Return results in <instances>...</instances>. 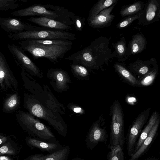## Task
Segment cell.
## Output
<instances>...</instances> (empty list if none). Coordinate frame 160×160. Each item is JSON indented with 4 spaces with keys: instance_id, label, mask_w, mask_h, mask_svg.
I'll return each mask as SVG.
<instances>
[{
    "instance_id": "cell-5",
    "label": "cell",
    "mask_w": 160,
    "mask_h": 160,
    "mask_svg": "<svg viewBox=\"0 0 160 160\" xmlns=\"http://www.w3.org/2000/svg\"><path fill=\"white\" fill-rule=\"evenodd\" d=\"M109 40L106 37H99L93 40L88 46L96 70L104 64L108 65L109 60L116 57L115 54L112 52L111 49L109 47Z\"/></svg>"
},
{
    "instance_id": "cell-20",
    "label": "cell",
    "mask_w": 160,
    "mask_h": 160,
    "mask_svg": "<svg viewBox=\"0 0 160 160\" xmlns=\"http://www.w3.org/2000/svg\"><path fill=\"white\" fill-rule=\"evenodd\" d=\"M48 74L50 77L54 78L58 88L60 89L66 88L69 80L66 71L60 69L51 68L48 70Z\"/></svg>"
},
{
    "instance_id": "cell-33",
    "label": "cell",
    "mask_w": 160,
    "mask_h": 160,
    "mask_svg": "<svg viewBox=\"0 0 160 160\" xmlns=\"http://www.w3.org/2000/svg\"><path fill=\"white\" fill-rule=\"evenodd\" d=\"M72 20L74 23L76 30L78 31H82L85 25V18H82L74 14Z\"/></svg>"
},
{
    "instance_id": "cell-40",
    "label": "cell",
    "mask_w": 160,
    "mask_h": 160,
    "mask_svg": "<svg viewBox=\"0 0 160 160\" xmlns=\"http://www.w3.org/2000/svg\"></svg>"
},
{
    "instance_id": "cell-27",
    "label": "cell",
    "mask_w": 160,
    "mask_h": 160,
    "mask_svg": "<svg viewBox=\"0 0 160 160\" xmlns=\"http://www.w3.org/2000/svg\"><path fill=\"white\" fill-rule=\"evenodd\" d=\"M122 148L118 145L110 146V150L107 155V160H126Z\"/></svg>"
},
{
    "instance_id": "cell-24",
    "label": "cell",
    "mask_w": 160,
    "mask_h": 160,
    "mask_svg": "<svg viewBox=\"0 0 160 160\" xmlns=\"http://www.w3.org/2000/svg\"><path fill=\"white\" fill-rule=\"evenodd\" d=\"M117 0H99L98 1L90 10L88 18L94 17L103 10L116 4Z\"/></svg>"
},
{
    "instance_id": "cell-3",
    "label": "cell",
    "mask_w": 160,
    "mask_h": 160,
    "mask_svg": "<svg viewBox=\"0 0 160 160\" xmlns=\"http://www.w3.org/2000/svg\"><path fill=\"white\" fill-rule=\"evenodd\" d=\"M11 40L22 41L29 39H57L74 40L76 39V35L72 32L59 30H52L42 27L41 29L28 31L8 35Z\"/></svg>"
},
{
    "instance_id": "cell-23",
    "label": "cell",
    "mask_w": 160,
    "mask_h": 160,
    "mask_svg": "<svg viewBox=\"0 0 160 160\" xmlns=\"http://www.w3.org/2000/svg\"><path fill=\"white\" fill-rule=\"evenodd\" d=\"M159 116V114L156 111L153 112L145 127L142 130L136 144L133 154L138 150L143 141L147 137Z\"/></svg>"
},
{
    "instance_id": "cell-38",
    "label": "cell",
    "mask_w": 160,
    "mask_h": 160,
    "mask_svg": "<svg viewBox=\"0 0 160 160\" xmlns=\"http://www.w3.org/2000/svg\"><path fill=\"white\" fill-rule=\"evenodd\" d=\"M158 159L155 157H149L143 160H158Z\"/></svg>"
},
{
    "instance_id": "cell-17",
    "label": "cell",
    "mask_w": 160,
    "mask_h": 160,
    "mask_svg": "<svg viewBox=\"0 0 160 160\" xmlns=\"http://www.w3.org/2000/svg\"><path fill=\"white\" fill-rule=\"evenodd\" d=\"M160 120L159 116L147 137L138 150L130 156L129 160H137L145 153L156 135L160 123Z\"/></svg>"
},
{
    "instance_id": "cell-35",
    "label": "cell",
    "mask_w": 160,
    "mask_h": 160,
    "mask_svg": "<svg viewBox=\"0 0 160 160\" xmlns=\"http://www.w3.org/2000/svg\"><path fill=\"white\" fill-rule=\"evenodd\" d=\"M73 111L77 113H82L83 112V111L82 108L76 106L72 108Z\"/></svg>"
},
{
    "instance_id": "cell-31",
    "label": "cell",
    "mask_w": 160,
    "mask_h": 160,
    "mask_svg": "<svg viewBox=\"0 0 160 160\" xmlns=\"http://www.w3.org/2000/svg\"><path fill=\"white\" fill-rule=\"evenodd\" d=\"M158 68L155 69L143 77L140 81L141 86H148L151 84L154 81L157 74Z\"/></svg>"
},
{
    "instance_id": "cell-8",
    "label": "cell",
    "mask_w": 160,
    "mask_h": 160,
    "mask_svg": "<svg viewBox=\"0 0 160 160\" xmlns=\"http://www.w3.org/2000/svg\"><path fill=\"white\" fill-rule=\"evenodd\" d=\"M7 47L17 65L33 75L40 77H42V70L28 57L20 47L12 44H8Z\"/></svg>"
},
{
    "instance_id": "cell-25",
    "label": "cell",
    "mask_w": 160,
    "mask_h": 160,
    "mask_svg": "<svg viewBox=\"0 0 160 160\" xmlns=\"http://www.w3.org/2000/svg\"><path fill=\"white\" fill-rule=\"evenodd\" d=\"M145 4L142 2H137L123 8L120 11V14L122 17H124L140 13L142 11Z\"/></svg>"
},
{
    "instance_id": "cell-10",
    "label": "cell",
    "mask_w": 160,
    "mask_h": 160,
    "mask_svg": "<svg viewBox=\"0 0 160 160\" xmlns=\"http://www.w3.org/2000/svg\"><path fill=\"white\" fill-rule=\"evenodd\" d=\"M0 27L8 34L38 30L42 28L33 25L20 18L2 17H0Z\"/></svg>"
},
{
    "instance_id": "cell-22",
    "label": "cell",
    "mask_w": 160,
    "mask_h": 160,
    "mask_svg": "<svg viewBox=\"0 0 160 160\" xmlns=\"http://www.w3.org/2000/svg\"><path fill=\"white\" fill-rule=\"evenodd\" d=\"M115 71L125 81L134 86H141L139 81L127 69L123 63L116 62L113 65Z\"/></svg>"
},
{
    "instance_id": "cell-29",
    "label": "cell",
    "mask_w": 160,
    "mask_h": 160,
    "mask_svg": "<svg viewBox=\"0 0 160 160\" xmlns=\"http://www.w3.org/2000/svg\"><path fill=\"white\" fill-rule=\"evenodd\" d=\"M35 42L45 45L57 46H72V42L71 41L57 39H32Z\"/></svg>"
},
{
    "instance_id": "cell-28",
    "label": "cell",
    "mask_w": 160,
    "mask_h": 160,
    "mask_svg": "<svg viewBox=\"0 0 160 160\" xmlns=\"http://www.w3.org/2000/svg\"><path fill=\"white\" fill-rule=\"evenodd\" d=\"M70 67L73 74L78 78H84L89 75L88 70L81 65L73 62Z\"/></svg>"
},
{
    "instance_id": "cell-12",
    "label": "cell",
    "mask_w": 160,
    "mask_h": 160,
    "mask_svg": "<svg viewBox=\"0 0 160 160\" xmlns=\"http://www.w3.org/2000/svg\"><path fill=\"white\" fill-rule=\"evenodd\" d=\"M18 82L3 54L0 51V88L3 90H15Z\"/></svg>"
},
{
    "instance_id": "cell-9",
    "label": "cell",
    "mask_w": 160,
    "mask_h": 160,
    "mask_svg": "<svg viewBox=\"0 0 160 160\" xmlns=\"http://www.w3.org/2000/svg\"><path fill=\"white\" fill-rule=\"evenodd\" d=\"M105 122L101 116L90 127L84 140L89 149L93 150L99 142H106L108 134L106 127L103 126Z\"/></svg>"
},
{
    "instance_id": "cell-14",
    "label": "cell",
    "mask_w": 160,
    "mask_h": 160,
    "mask_svg": "<svg viewBox=\"0 0 160 160\" xmlns=\"http://www.w3.org/2000/svg\"><path fill=\"white\" fill-rule=\"evenodd\" d=\"M158 68L155 59L151 58L150 60L144 61L138 59L130 63L128 70L133 74L143 77L154 69Z\"/></svg>"
},
{
    "instance_id": "cell-15",
    "label": "cell",
    "mask_w": 160,
    "mask_h": 160,
    "mask_svg": "<svg viewBox=\"0 0 160 160\" xmlns=\"http://www.w3.org/2000/svg\"><path fill=\"white\" fill-rule=\"evenodd\" d=\"M30 22L42 27L53 29L59 31L71 30V27L56 20L42 16L31 17L27 19Z\"/></svg>"
},
{
    "instance_id": "cell-1",
    "label": "cell",
    "mask_w": 160,
    "mask_h": 160,
    "mask_svg": "<svg viewBox=\"0 0 160 160\" xmlns=\"http://www.w3.org/2000/svg\"><path fill=\"white\" fill-rule=\"evenodd\" d=\"M75 14L65 8L50 4H34L25 8L18 10L10 13L12 16L24 17L39 16L52 19L66 25H74L72 18Z\"/></svg>"
},
{
    "instance_id": "cell-32",
    "label": "cell",
    "mask_w": 160,
    "mask_h": 160,
    "mask_svg": "<svg viewBox=\"0 0 160 160\" xmlns=\"http://www.w3.org/2000/svg\"><path fill=\"white\" fill-rule=\"evenodd\" d=\"M139 13L126 17L117 25V28L121 29L127 27L134 21L138 19L139 18Z\"/></svg>"
},
{
    "instance_id": "cell-37",
    "label": "cell",
    "mask_w": 160,
    "mask_h": 160,
    "mask_svg": "<svg viewBox=\"0 0 160 160\" xmlns=\"http://www.w3.org/2000/svg\"><path fill=\"white\" fill-rule=\"evenodd\" d=\"M0 160H12V159L8 157L0 156Z\"/></svg>"
},
{
    "instance_id": "cell-6",
    "label": "cell",
    "mask_w": 160,
    "mask_h": 160,
    "mask_svg": "<svg viewBox=\"0 0 160 160\" xmlns=\"http://www.w3.org/2000/svg\"><path fill=\"white\" fill-rule=\"evenodd\" d=\"M20 120L27 128L35 136L37 139L49 142H58L54 135L49 128L31 114L22 112Z\"/></svg>"
},
{
    "instance_id": "cell-7",
    "label": "cell",
    "mask_w": 160,
    "mask_h": 160,
    "mask_svg": "<svg viewBox=\"0 0 160 160\" xmlns=\"http://www.w3.org/2000/svg\"><path fill=\"white\" fill-rule=\"evenodd\" d=\"M150 110L149 108L141 112L130 125L125 139L127 153L130 157L133 153L136 144L148 118Z\"/></svg>"
},
{
    "instance_id": "cell-4",
    "label": "cell",
    "mask_w": 160,
    "mask_h": 160,
    "mask_svg": "<svg viewBox=\"0 0 160 160\" xmlns=\"http://www.w3.org/2000/svg\"><path fill=\"white\" fill-rule=\"evenodd\" d=\"M110 146L117 145L123 148L125 142L124 116L119 102L115 101L110 107Z\"/></svg>"
},
{
    "instance_id": "cell-36",
    "label": "cell",
    "mask_w": 160,
    "mask_h": 160,
    "mask_svg": "<svg viewBox=\"0 0 160 160\" xmlns=\"http://www.w3.org/2000/svg\"><path fill=\"white\" fill-rule=\"evenodd\" d=\"M7 140V137L0 135V145L5 142Z\"/></svg>"
},
{
    "instance_id": "cell-26",
    "label": "cell",
    "mask_w": 160,
    "mask_h": 160,
    "mask_svg": "<svg viewBox=\"0 0 160 160\" xmlns=\"http://www.w3.org/2000/svg\"><path fill=\"white\" fill-rule=\"evenodd\" d=\"M27 2L26 0H0V11L16 9L22 5L21 2Z\"/></svg>"
},
{
    "instance_id": "cell-39",
    "label": "cell",
    "mask_w": 160,
    "mask_h": 160,
    "mask_svg": "<svg viewBox=\"0 0 160 160\" xmlns=\"http://www.w3.org/2000/svg\"><path fill=\"white\" fill-rule=\"evenodd\" d=\"M72 160H86L83 159H82V158H79L76 157V158H75L73 159Z\"/></svg>"
},
{
    "instance_id": "cell-13",
    "label": "cell",
    "mask_w": 160,
    "mask_h": 160,
    "mask_svg": "<svg viewBox=\"0 0 160 160\" xmlns=\"http://www.w3.org/2000/svg\"><path fill=\"white\" fill-rule=\"evenodd\" d=\"M116 4L103 10L94 17L87 18L89 26L95 28H102L110 26L115 17V15L111 13Z\"/></svg>"
},
{
    "instance_id": "cell-19",
    "label": "cell",
    "mask_w": 160,
    "mask_h": 160,
    "mask_svg": "<svg viewBox=\"0 0 160 160\" xmlns=\"http://www.w3.org/2000/svg\"><path fill=\"white\" fill-rule=\"evenodd\" d=\"M112 45L114 49L113 52L118 61L123 62L126 61L131 55L129 45L127 46L126 39L124 37L121 38L116 43H112Z\"/></svg>"
},
{
    "instance_id": "cell-16",
    "label": "cell",
    "mask_w": 160,
    "mask_h": 160,
    "mask_svg": "<svg viewBox=\"0 0 160 160\" xmlns=\"http://www.w3.org/2000/svg\"><path fill=\"white\" fill-rule=\"evenodd\" d=\"M70 152V148L68 145L48 154L38 153L31 155L26 160H67Z\"/></svg>"
},
{
    "instance_id": "cell-11",
    "label": "cell",
    "mask_w": 160,
    "mask_h": 160,
    "mask_svg": "<svg viewBox=\"0 0 160 160\" xmlns=\"http://www.w3.org/2000/svg\"><path fill=\"white\" fill-rule=\"evenodd\" d=\"M160 19V0H149L145 4L138 19L140 25L148 26Z\"/></svg>"
},
{
    "instance_id": "cell-2",
    "label": "cell",
    "mask_w": 160,
    "mask_h": 160,
    "mask_svg": "<svg viewBox=\"0 0 160 160\" xmlns=\"http://www.w3.org/2000/svg\"><path fill=\"white\" fill-rule=\"evenodd\" d=\"M18 43L24 51L30 53L34 59L45 58L54 63H58L72 48V46L43 44L32 39L20 41Z\"/></svg>"
},
{
    "instance_id": "cell-21",
    "label": "cell",
    "mask_w": 160,
    "mask_h": 160,
    "mask_svg": "<svg viewBox=\"0 0 160 160\" xmlns=\"http://www.w3.org/2000/svg\"><path fill=\"white\" fill-rule=\"evenodd\" d=\"M129 44L131 54L135 55L141 53L146 49L147 41L144 35L138 33L132 36Z\"/></svg>"
},
{
    "instance_id": "cell-18",
    "label": "cell",
    "mask_w": 160,
    "mask_h": 160,
    "mask_svg": "<svg viewBox=\"0 0 160 160\" xmlns=\"http://www.w3.org/2000/svg\"><path fill=\"white\" fill-rule=\"evenodd\" d=\"M27 142L31 147L44 152L50 153L62 148L63 146L59 142H53L45 141L36 138H29Z\"/></svg>"
},
{
    "instance_id": "cell-34",
    "label": "cell",
    "mask_w": 160,
    "mask_h": 160,
    "mask_svg": "<svg viewBox=\"0 0 160 160\" xmlns=\"http://www.w3.org/2000/svg\"><path fill=\"white\" fill-rule=\"evenodd\" d=\"M15 152L13 148L8 144H4L0 147V156L3 154L14 155Z\"/></svg>"
},
{
    "instance_id": "cell-30",
    "label": "cell",
    "mask_w": 160,
    "mask_h": 160,
    "mask_svg": "<svg viewBox=\"0 0 160 160\" xmlns=\"http://www.w3.org/2000/svg\"><path fill=\"white\" fill-rule=\"evenodd\" d=\"M18 102V96L17 93H14L6 100L4 104V108L8 111L12 110L16 107Z\"/></svg>"
}]
</instances>
